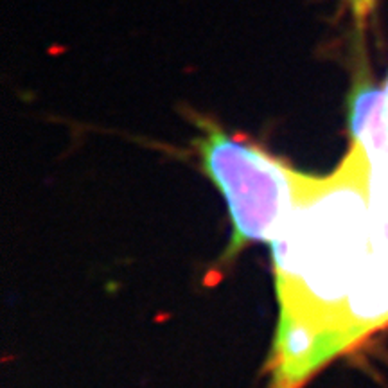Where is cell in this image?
I'll list each match as a JSON object with an SVG mask.
<instances>
[{"instance_id": "1", "label": "cell", "mask_w": 388, "mask_h": 388, "mask_svg": "<svg viewBox=\"0 0 388 388\" xmlns=\"http://www.w3.org/2000/svg\"><path fill=\"white\" fill-rule=\"evenodd\" d=\"M270 244L281 308L271 388H302L335 359L336 323L370 248V162L359 142L331 175H298Z\"/></svg>"}, {"instance_id": "2", "label": "cell", "mask_w": 388, "mask_h": 388, "mask_svg": "<svg viewBox=\"0 0 388 388\" xmlns=\"http://www.w3.org/2000/svg\"><path fill=\"white\" fill-rule=\"evenodd\" d=\"M196 124L202 131L194 144L203 169L225 196L234 223V236L223 255L229 263L248 244L273 241L295 203L300 173L209 119L198 117Z\"/></svg>"}, {"instance_id": "3", "label": "cell", "mask_w": 388, "mask_h": 388, "mask_svg": "<svg viewBox=\"0 0 388 388\" xmlns=\"http://www.w3.org/2000/svg\"><path fill=\"white\" fill-rule=\"evenodd\" d=\"M388 325V180L370 175V248L332 338V354L358 347Z\"/></svg>"}, {"instance_id": "4", "label": "cell", "mask_w": 388, "mask_h": 388, "mask_svg": "<svg viewBox=\"0 0 388 388\" xmlns=\"http://www.w3.org/2000/svg\"><path fill=\"white\" fill-rule=\"evenodd\" d=\"M343 2H345L347 9H349L350 16H352L354 31L356 33H363L376 0H343Z\"/></svg>"}]
</instances>
